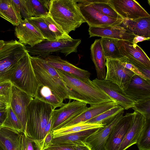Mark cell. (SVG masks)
I'll return each instance as SVG.
<instances>
[{
	"label": "cell",
	"instance_id": "obj_3",
	"mask_svg": "<svg viewBox=\"0 0 150 150\" xmlns=\"http://www.w3.org/2000/svg\"><path fill=\"white\" fill-rule=\"evenodd\" d=\"M54 109L50 105L33 98L27 110V121L24 133L31 138L43 141L44 129L52 119Z\"/></svg>",
	"mask_w": 150,
	"mask_h": 150
},
{
	"label": "cell",
	"instance_id": "obj_36",
	"mask_svg": "<svg viewBox=\"0 0 150 150\" xmlns=\"http://www.w3.org/2000/svg\"><path fill=\"white\" fill-rule=\"evenodd\" d=\"M2 127L10 128L22 133H23L20 120L10 106L8 107L7 117Z\"/></svg>",
	"mask_w": 150,
	"mask_h": 150
},
{
	"label": "cell",
	"instance_id": "obj_19",
	"mask_svg": "<svg viewBox=\"0 0 150 150\" xmlns=\"http://www.w3.org/2000/svg\"><path fill=\"white\" fill-rule=\"evenodd\" d=\"M14 33L18 41L25 45L33 47L45 40L38 30L27 19L23 20L16 27Z\"/></svg>",
	"mask_w": 150,
	"mask_h": 150
},
{
	"label": "cell",
	"instance_id": "obj_31",
	"mask_svg": "<svg viewBox=\"0 0 150 150\" xmlns=\"http://www.w3.org/2000/svg\"><path fill=\"white\" fill-rule=\"evenodd\" d=\"M123 108L118 105L84 123L97 124L105 125L112 122L120 112L124 111Z\"/></svg>",
	"mask_w": 150,
	"mask_h": 150
},
{
	"label": "cell",
	"instance_id": "obj_8",
	"mask_svg": "<svg viewBox=\"0 0 150 150\" xmlns=\"http://www.w3.org/2000/svg\"><path fill=\"white\" fill-rule=\"evenodd\" d=\"M117 46L122 56L150 79V59L141 47L132 42L119 40Z\"/></svg>",
	"mask_w": 150,
	"mask_h": 150
},
{
	"label": "cell",
	"instance_id": "obj_16",
	"mask_svg": "<svg viewBox=\"0 0 150 150\" xmlns=\"http://www.w3.org/2000/svg\"><path fill=\"white\" fill-rule=\"evenodd\" d=\"M88 31L89 38L99 36L132 42L135 36L121 25L100 27L89 26Z\"/></svg>",
	"mask_w": 150,
	"mask_h": 150
},
{
	"label": "cell",
	"instance_id": "obj_47",
	"mask_svg": "<svg viewBox=\"0 0 150 150\" xmlns=\"http://www.w3.org/2000/svg\"><path fill=\"white\" fill-rule=\"evenodd\" d=\"M73 147L75 150H91L85 143L83 145L73 146Z\"/></svg>",
	"mask_w": 150,
	"mask_h": 150
},
{
	"label": "cell",
	"instance_id": "obj_44",
	"mask_svg": "<svg viewBox=\"0 0 150 150\" xmlns=\"http://www.w3.org/2000/svg\"><path fill=\"white\" fill-rule=\"evenodd\" d=\"M9 106V103L6 97L0 96V110L8 108Z\"/></svg>",
	"mask_w": 150,
	"mask_h": 150
},
{
	"label": "cell",
	"instance_id": "obj_30",
	"mask_svg": "<svg viewBox=\"0 0 150 150\" xmlns=\"http://www.w3.org/2000/svg\"><path fill=\"white\" fill-rule=\"evenodd\" d=\"M100 40L106 59H119L124 57L121 54L117 46L118 40L104 37H101Z\"/></svg>",
	"mask_w": 150,
	"mask_h": 150
},
{
	"label": "cell",
	"instance_id": "obj_43",
	"mask_svg": "<svg viewBox=\"0 0 150 150\" xmlns=\"http://www.w3.org/2000/svg\"><path fill=\"white\" fill-rule=\"evenodd\" d=\"M53 138V136L52 132L49 133L46 135L43 140L42 150L46 149L51 144Z\"/></svg>",
	"mask_w": 150,
	"mask_h": 150
},
{
	"label": "cell",
	"instance_id": "obj_23",
	"mask_svg": "<svg viewBox=\"0 0 150 150\" xmlns=\"http://www.w3.org/2000/svg\"><path fill=\"white\" fill-rule=\"evenodd\" d=\"M99 128H95L53 137L49 146H74L84 144L86 139Z\"/></svg>",
	"mask_w": 150,
	"mask_h": 150
},
{
	"label": "cell",
	"instance_id": "obj_9",
	"mask_svg": "<svg viewBox=\"0 0 150 150\" xmlns=\"http://www.w3.org/2000/svg\"><path fill=\"white\" fill-rule=\"evenodd\" d=\"M70 100L67 103L57 109L53 110L51 132L60 129L63 125L83 112L87 108V104Z\"/></svg>",
	"mask_w": 150,
	"mask_h": 150
},
{
	"label": "cell",
	"instance_id": "obj_33",
	"mask_svg": "<svg viewBox=\"0 0 150 150\" xmlns=\"http://www.w3.org/2000/svg\"><path fill=\"white\" fill-rule=\"evenodd\" d=\"M27 19L38 30L45 40H56L54 35L49 29L43 17H32Z\"/></svg>",
	"mask_w": 150,
	"mask_h": 150
},
{
	"label": "cell",
	"instance_id": "obj_41",
	"mask_svg": "<svg viewBox=\"0 0 150 150\" xmlns=\"http://www.w3.org/2000/svg\"><path fill=\"white\" fill-rule=\"evenodd\" d=\"M12 86L10 81L0 83V96H5L9 103Z\"/></svg>",
	"mask_w": 150,
	"mask_h": 150
},
{
	"label": "cell",
	"instance_id": "obj_2",
	"mask_svg": "<svg viewBox=\"0 0 150 150\" xmlns=\"http://www.w3.org/2000/svg\"><path fill=\"white\" fill-rule=\"evenodd\" d=\"M48 15L68 35L86 22L76 0H50Z\"/></svg>",
	"mask_w": 150,
	"mask_h": 150
},
{
	"label": "cell",
	"instance_id": "obj_4",
	"mask_svg": "<svg viewBox=\"0 0 150 150\" xmlns=\"http://www.w3.org/2000/svg\"><path fill=\"white\" fill-rule=\"evenodd\" d=\"M30 58L39 84L47 86L54 91L64 100L69 99L68 88L57 69L48 64L42 58L30 56Z\"/></svg>",
	"mask_w": 150,
	"mask_h": 150
},
{
	"label": "cell",
	"instance_id": "obj_14",
	"mask_svg": "<svg viewBox=\"0 0 150 150\" xmlns=\"http://www.w3.org/2000/svg\"><path fill=\"white\" fill-rule=\"evenodd\" d=\"M33 98L13 85L9 106L17 116L22 126L24 133L27 121V110Z\"/></svg>",
	"mask_w": 150,
	"mask_h": 150
},
{
	"label": "cell",
	"instance_id": "obj_29",
	"mask_svg": "<svg viewBox=\"0 0 150 150\" xmlns=\"http://www.w3.org/2000/svg\"><path fill=\"white\" fill-rule=\"evenodd\" d=\"M34 98L51 105L54 109L64 104V100L54 91L41 84H39Z\"/></svg>",
	"mask_w": 150,
	"mask_h": 150
},
{
	"label": "cell",
	"instance_id": "obj_22",
	"mask_svg": "<svg viewBox=\"0 0 150 150\" xmlns=\"http://www.w3.org/2000/svg\"><path fill=\"white\" fill-rule=\"evenodd\" d=\"M146 121L144 116L134 111L130 126L117 150H126L136 144Z\"/></svg>",
	"mask_w": 150,
	"mask_h": 150
},
{
	"label": "cell",
	"instance_id": "obj_34",
	"mask_svg": "<svg viewBox=\"0 0 150 150\" xmlns=\"http://www.w3.org/2000/svg\"><path fill=\"white\" fill-rule=\"evenodd\" d=\"M88 3L100 13L107 16L117 19H123L108 3V0H97L94 3Z\"/></svg>",
	"mask_w": 150,
	"mask_h": 150
},
{
	"label": "cell",
	"instance_id": "obj_12",
	"mask_svg": "<svg viewBox=\"0 0 150 150\" xmlns=\"http://www.w3.org/2000/svg\"><path fill=\"white\" fill-rule=\"evenodd\" d=\"M108 2L123 19H135L150 17L136 0H108Z\"/></svg>",
	"mask_w": 150,
	"mask_h": 150
},
{
	"label": "cell",
	"instance_id": "obj_40",
	"mask_svg": "<svg viewBox=\"0 0 150 150\" xmlns=\"http://www.w3.org/2000/svg\"><path fill=\"white\" fill-rule=\"evenodd\" d=\"M118 60L123 66L133 72L136 75H138L143 79L150 80V78L143 74L137 67L131 63L127 58L124 57Z\"/></svg>",
	"mask_w": 150,
	"mask_h": 150
},
{
	"label": "cell",
	"instance_id": "obj_37",
	"mask_svg": "<svg viewBox=\"0 0 150 150\" xmlns=\"http://www.w3.org/2000/svg\"><path fill=\"white\" fill-rule=\"evenodd\" d=\"M43 17L49 29L54 35L56 40L68 39L71 38L63 30L48 14L43 16Z\"/></svg>",
	"mask_w": 150,
	"mask_h": 150
},
{
	"label": "cell",
	"instance_id": "obj_6",
	"mask_svg": "<svg viewBox=\"0 0 150 150\" xmlns=\"http://www.w3.org/2000/svg\"><path fill=\"white\" fill-rule=\"evenodd\" d=\"M28 52L18 61L10 81L13 85L34 98L39 85Z\"/></svg>",
	"mask_w": 150,
	"mask_h": 150
},
{
	"label": "cell",
	"instance_id": "obj_48",
	"mask_svg": "<svg viewBox=\"0 0 150 150\" xmlns=\"http://www.w3.org/2000/svg\"><path fill=\"white\" fill-rule=\"evenodd\" d=\"M0 150H6L5 147L0 139Z\"/></svg>",
	"mask_w": 150,
	"mask_h": 150
},
{
	"label": "cell",
	"instance_id": "obj_10",
	"mask_svg": "<svg viewBox=\"0 0 150 150\" xmlns=\"http://www.w3.org/2000/svg\"><path fill=\"white\" fill-rule=\"evenodd\" d=\"M82 16L88 25L104 27L120 25L123 19H117L107 16L93 7L84 0H76Z\"/></svg>",
	"mask_w": 150,
	"mask_h": 150
},
{
	"label": "cell",
	"instance_id": "obj_20",
	"mask_svg": "<svg viewBox=\"0 0 150 150\" xmlns=\"http://www.w3.org/2000/svg\"><path fill=\"white\" fill-rule=\"evenodd\" d=\"M50 0H18L17 3L22 17L27 19L48 14Z\"/></svg>",
	"mask_w": 150,
	"mask_h": 150
},
{
	"label": "cell",
	"instance_id": "obj_51",
	"mask_svg": "<svg viewBox=\"0 0 150 150\" xmlns=\"http://www.w3.org/2000/svg\"></svg>",
	"mask_w": 150,
	"mask_h": 150
},
{
	"label": "cell",
	"instance_id": "obj_11",
	"mask_svg": "<svg viewBox=\"0 0 150 150\" xmlns=\"http://www.w3.org/2000/svg\"><path fill=\"white\" fill-rule=\"evenodd\" d=\"M107 71L105 78L117 84L125 91L135 74L123 66L117 59H106Z\"/></svg>",
	"mask_w": 150,
	"mask_h": 150
},
{
	"label": "cell",
	"instance_id": "obj_5",
	"mask_svg": "<svg viewBox=\"0 0 150 150\" xmlns=\"http://www.w3.org/2000/svg\"><path fill=\"white\" fill-rule=\"evenodd\" d=\"M27 52L25 46L16 40L5 41L0 49V83L10 81L18 62Z\"/></svg>",
	"mask_w": 150,
	"mask_h": 150
},
{
	"label": "cell",
	"instance_id": "obj_50",
	"mask_svg": "<svg viewBox=\"0 0 150 150\" xmlns=\"http://www.w3.org/2000/svg\"><path fill=\"white\" fill-rule=\"evenodd\" d=\"M148 1H149L148 2L149 4L150 5V3H150V1L149 0H148Z\"/></svg>",
	"mask_w": 150,
	"mask_h": 150
},
{
	"label": "cell",
	"instance_id": "obj_49",
	"mask_svg": "<svg viewBox=\"0 0 150 150\" xmlns=\"http://www.w3.org/2000/svg\"><path fill=\"white\" fill-rule=\"evenodd\" d=\"M5 41L3 40H0V49L4 45Z\"/></svg>",
	"mask_w": 150,
	"mask_h": 150
},
{
	"label": "cell",
	"instance_id": "obj_7",
	"mask_svg": "<svg viewBox=\"0 0 150 150\" xmlns=\"http://www.w3.org/2000/svg\"><path fill=\"white\" fill-rule=\"evenodd\" d=\"M81 42V39H74L71 38L54 40H44L33 47L25 46L30 56L43 58L54 52L61 53L65 56L72 53H76Z\"/></svg>",
	"mask_w": 150,
	"mask_h": 150
},
{
	"label": "cell",
	"instance_id": "obj_24",
	"mask_svg": "<svg viewBox=\"0 0 150 150\" xmlns=\"http://www.w3.org/2000/svg\"><path fill=\"white\" fill-rule=\"evenodd\" d=\"M118 105L115 102L112 101L90 105L83 112L63 125L60 128L86 122Z\"/></svg>",
	"mask_w": 150,
	"mask_h": 150
},
{
	"label": "cell",
	"instance_id": "obj_35",
	"mask_svg": "<svg viewBox=\"0 0 150 150\" xmlns=\"http://www.w3.org/2000/svg\"><path fill=\"white\" fill-rule=\"evenodd\" d=\"M136 144L139 150H150V120H146Z\"/></svg>",
	"mask_w": 150,
	"mask_h": 150
},
{
	"label": "cell",
	"instance_id": "obj_46",
	"mask_svg": "<svg viewBox=\"0 0 150 150\" xmlns=\"http://www.w3.org/2000/svg\"><path fill=\"white\" fill-rule=\"evenodd\" d=\"M150 38H146L142 36L135 35L132 40V42L134 44H137L139 42L149 40Z\"/></svg>",
	"mask_w": 150,
	"mask_h": 150
},
{
	"label": "cell",
	"instance_id": "obj_21",
	"mask_svg": "<svg viewBox=\"0 0 150 150\" xmlns=\"http://www.w3.org/2000/svg\"><path fill=\"white\" fill-rule=\"evenodd\" d=\"M42 58L56 69L72 74L87 82L91 80V73L88 71L75 66L58 56L50 54Z\"/></svg>",
	"mask_w": 150,
	"mask_h": 150
},
{
	"label": "cell",
	"instance_id": "obj_15",
	"mask_svg": "<svg viewBox=\"0 0 150 150\" xmlns=\"http://www.w3.org/2000/svg\"><path fill=\"white\" fill-rule=\"evenodd\" d=\"M133 112L123 116L113 127L105 146L104 150H117L132 122Z\"/></svg>",
	"mask_w": 150,
	"mask_h": 150
},
{
	"label": "cell",
	"instance_id": "obj_42",
	"mask_svg": "<svg viewBox=\"0 0 150 150\" xmlns=\"http://www.w3.org/2000/svg\"><path fill=\"white\" fill-rule=\"evenodd\" d=\"M44 150H75L71 146L50 145Z\"/></svg>",
	"mask_w": 150,
	"mask_h": 150
},
{
	"label": "cell",
	"instance_id": "obj_27",
	"mask_svg": "<svg viewBox=\"0 0 150 150\" xmlns=\"http://www.w3.org/2000/svg\"><path fill=\"white\" fill-rule=\"evenodd\" d=\"M0 17L16 26L23 21L20 10L13 0H0Z\"/></svg>",
	"mask_w": 150,
	"mask_h": 150
},
{
	"label": "cell",
	"instance_id": "obj_13",
	"mask_svg": "<svg viewBox=\"0 0 150 150\" xmlns=\"http://www.w3.org/2000/svg\"><path fill=\"white\" fill-rule=\"evenodd\" d=\"M92 81L99 88L125 110H128L134 106L135 102L129 98L124 91L117 84L105 79L99 80L96 78Z\"/></svg>",
	"mask_w": 150,
	"mask_h": 150
},
{
	"label": "cell",
	"instance_id": "obj_45",
	"mask_svg": "<svg viewBox=\"0 0 150 150\" xmlns=\"http://www.w3.org/2000/svg\"><path fill=\"white\" fill-rule=\"evenodd\" d=\"M7 111L8 108L0 110V129L2 127L3 124L6 117Z\"/></svg>",
	"mask_w": 150,
	"mask_h": 150
},
{
	"label": "cell",
	"instance_id": "obj_28",
	"mask_svg": "<svg viewBox=\"0 0 150 150\" xmlns=\"http://www.w3.org/2000/svg\"><path fill=\"white\" fill-rule=\"evenodd\" d=\"M23 133L7 127L0 129V139L6 150H21V142Z\"/></svg>",
	"mask_w": 150,
	"mask_h": 150
},
{
	"label": "cell",
	"instance_id": "obj_18",
	"mask_svg": "<svg viewBox=\"0 0 150 150\" xmlns=\"http://www.w3.org/2000/svg\"><path fill=\"white\" fill-rule=\"evenodd\" d=\"M124 111L119 112L110 123L99 128L85 140L84 143L91 150H104L106 142L114 125L123 116Z\"/></svg>",
	"mask_w": 150,
	"mask_h": 150
},
{
	"label": "cell",
	"instance_id": "obj_26",
	"mask_svg": "<svg viewBox=\"0 0 150 150\" xmlns=\"http://www.w3.org/2000/svg\"><path fill=\"white\" fill-rule=\"evenodd\" d=\"M90 50L92 59L95 65L99 80L105 79L106 59L101 45L100 39L96 40L91 45Z\"/></svg>",
	"mask_w": 150,
	"mask_h": 150
},
{
	"label": "cell",
	"instance_id": "obj_1",
	"mask_svg": "<svg viewBox=\"0 0 150 150\" xmlns=\"http://www.w3.org/2000/svg\"><path fill=\"white\" fill-rule=\"evenodd\" d=\"M57 69L68 88L69 100L90 105L114 101L92 81L87 82L72 74Z\"/></svg>",
	"mask_w": 150,
	"mask_h": 150
},
{
	"label": "cell",
	"instance_id": "obj_17",
	"mask_svg": "<svg viewBox=\"0 0 150 150\" xmlns=\"http://www.w3.org/2000/svg\"><path fill=\"white\" fill-rule=\"evenodd\" d=\"M124 92L135 103L150 99V80L135 75Z\"/></svg>",
	"mask_w": 150,
	"mask_h": 150
},
{
	"label": "cell",
	"instance_id": "obj_38",
	"mask_svg": "<svg viewBox=\"0 0 150 150\" xmlns=\"http://www.w3.org/2000/svg\"><path fill=\"white\" fill-rule=\"evenodd\" d=\"M43 141L33 139L25 133L22 135L21 150H42Z\"/></svg>",
	"mask_w": 150,
	"mask_h": 150
},
{
	"label": "cell",
	"instance_id": "obj_39",
	"mask_svg": "<svg viewBox=\"0 0 150 150\" xmlns=\"http://www.w3.org/2000/svg\"><path fill=\"white\" fill-rule=\"evenodd\" d=\"M132 108L142 114L146 120H150V99L135 103Z\"/></svg>",
	"mask_w": 150,
	"mask_h": 150
},
{
	"label": "cell",
	"instance_id": "obj_25",
	"mask_svg": "<svg viewBox=\"0 0 150 150\" xmlns=\"http://www.w3.org/2000/svg\"><path fill=\"white\" fill-rule=\"evenodd\" d=\"M120 25L135 35L150 38V17L135 19H123Z\"/></svg>",
	"mask_w": 150,
	"mask_h": 150
},
{
	"label": "cell",
	"instance_id": "obj_32",
	"mask_svg": "<svg viewBox=\"0 0 150 150\" xmlns=\"http://www.w3.org/2000/svg\"><path fill=\"white\" fill-rule=\"evenodd\" d=\"M104 125L97 124L80 123L53 130V137L91 129L101 127Z\"/></svg>",
	"mask_w": 150,
	"mask_h": 150
}]
</instances>
